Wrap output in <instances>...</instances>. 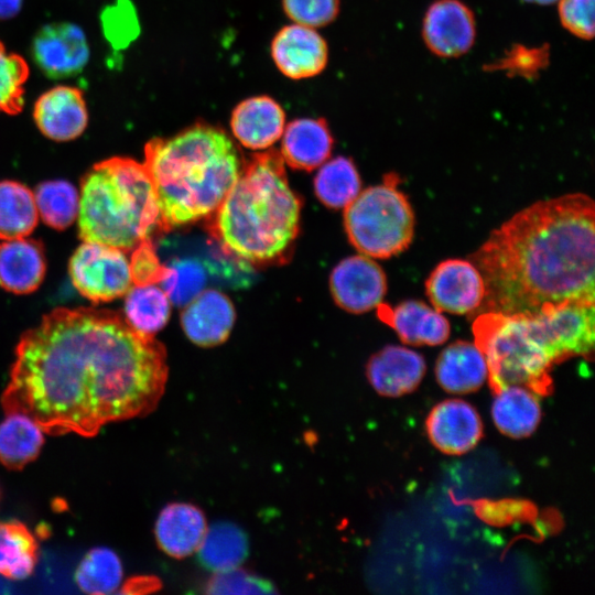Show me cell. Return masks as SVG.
<instances>
[{
  "label": "cell",
  "mask_w": 595,
  "mask_h": 595,
  "mask_svg": "<svg viewBox=\"0 0 595 595\" xmlns=\"http://www.w3.org/2000/svg\"><path fill=\"white\" fill-rule=\"evenodd\" d=\"M301 206L281 153H256L209 216L208 230L224 251L238 259L253 264L284 262L299 235Z\"/></svg>",
  "instance_id": "277c9868"
},
{
  "label": "cell",
  "mask_w": 595,
  "mask_h": 595,
  "mask_svg": "<svg viewBox=\"0 0 595 595\" xmlns=\"http://www.w3.org/2000/svg\"><path fill=\"white\" fill-rule=\"evenodd\" d=\"M550 63L549 45L515 44L505 54L484 66L487 72H504L508 76L534 79Z\"/></svg>",
  "instance_id": "e575fe53"
},
{
  "label": "cell",
  "mask_w": 595,
  "mask_h": 595,
  "mask_svg": "<svg viewBox=\"0 0 595 595\" xmlns=\"http://www.w3.org/2000/svg\"><path fill=\"white\" fill-rule=\"evenodd\" d=\"M595 205L583 193L539 201L491 231L470 256L485 283L474 315L594 305Z\"/></svg>",
  "instance_id": "7a4b0ae2"
},
{
  "label": "cell",
  "mask_w": 595,
  "mask_h": 595,
  "mask_svg": "<svg viewBox=\"0 0 595 595\" xmlns=\"http://www.w3.org/2000/svg\"><path fill=\"white\" fill-rule=\"evenodd\" d=\"M22 6V0H0V20L12 18Z\"/></svg>",
  "instance_id": "60d3db41"
},
{
  "label": "cell",
  "mask_w": 595,
  "mask_h": 595,
  "mask_svg": "<svg viewBox=\"0 0 595 595\" xmlns=\"http://www.w3.org/2000/svg\"><path fill=\"white\" fill-rule=\"evenodd\" d=\"M78 231L83 241L134 249L160 230V210L151 177L130 158L96 163L80 182Z\"/></svg>",
  "instance_id": "5b68a950"
},
{
  "label": "cell",
  "mask_w": 595,
  "mask_h": 595,
  "mask_svg": "<svg viewBox=\"0 0 595 595\" xmlns=\"http://www.w3.org/2000/svg\"><path fill=\"white\" fill-rule=\"evenodd\" d=\"M28 77L25 60L0 41V113L17 115L22 110Z\"/></svg>",
  "instance_id": "836d02e7"
},
{
  "label": "cell",
  "mask_w": 595,
  "mask_h": 595,
  "mask_svg": "<svg viewBox=\"0 0 595 595\" xmlns=\"http://www.w3.org/2000/svg\"><path fill=\"white\" fill-rule=\"evenodd\" d=\"M284 127L283 108L267 95L244 99L230 116L234 137L251 150H264L274 144L281 138Z\"/></svg>",
  "instance_id": "e0dca14e"
},
{
  "label": "cell",
  "mask_w": 595,
  "mask_h": 595,
  "mask_svg": "<svg viewBox=\"0 0 595 595\" xmlns=\"http://www.w3.org/2000/svg\"><path fill=\"white\" fill-rule=\"evenodd\" d=\"M473 333L495 391L509 386L538 394L550 391V370L555 363L536 314L482 313L475 316Z\"/></svg>",
  "instance_id": "8992f818"
},
{
  "label": "cell",
  "mask_w": 595,
  "mask_h": 595,
  "mask_svg": "<svg viewBox=\"0 0 595 595\" xmlns=\"http://www.w3.org/2000/svg\"><path fill=\"white\" fill-rule=\"evenodd\" d=\"M33 118L39 130L54 141H69L79 137L88 123V111L83 91L72 86H55L35 101Z\"/></svg>",
  "instance_id": "5bb4252c"
},
{
  "label": "cell",
  "mask_w": 595,
  "mask_h": 595,
  "mask_svg": "<svg viewBox=\"0 0 595 595\" xmlns=\"http://www.w3.org/2000/svg\"><path fill=\"white\" fill-rule=\"evenodd\" d=\"M422 37L433 54L458 57L467 53L475 42L474 13L459 0H435L424 14Z\"/></svg>",
  "instance_id": "7c38bea8"
},
{
  "label": "cell",
  "mask_w": 595,
  "mask_h": 595,
  "mask_svg": "<svg viewBox=\"0 0 595 595\" xmlns=\"http://www.w3.org/2000/svg\"><path fill=\"white\" fill-rule=\"evenodd\" d=\"M0 500H1V489H0Z\"/></svg>",
  "instance_id": "7bdbcfd3"
},
{
  "label": "cell",
  "mask_w": 595,
  "mask_h": 595,
  "mask_svg": "<svg viewBox=\"0 0 595 595\" xmlns=\"http://www.w3.org/2000/svg\"><path fill=\"white\" fill-rule=\"evenodd\" d=\"M144 166L160 210V231L208 218L237 181L244 161L220 128L204 122L144 145Z\"/></svg>",
  "instance_id": "3957f363"
},
{
  "label": "cell",
  "mask_w": 595,
  "mask_h": 595,
  "mask_svg": "<svg viewBox=\"0 0 595 595\" xmlns=\"http://www.w3.org/2000/svg\"><path fill=\"white\" fill-rule=\"evenodd\" d=\"M394 174L385 183L360 191L344 210L350 244L363 255L386 259L404 251L414 236V213L397 187Z\"/></svg>",
  "instance_id": "52a82bcc"
},
{
  "label": "cell",
  "mask_w": 595,
  "mask_h": 595,
  "mask_svg": "<svg viewBox=\"0 0 595 595\" xmlns=\"http://www.w3.org/2000/svg\"><path fill=\"white\" fill-rule=\"evenodd\" d=\"M282 7L294 23L316 29L336 19L339 0H282Z\"/></svg>",
  "instance_id": "d590c367"
},
{
  "label": "cell",
  "mask_w": 595,
  "mask_h": 595,
  "mask_svg": "<svg viewBox=\"0 0 595 595\" xmlns=\"http://www.w3.org/2000/svg\"><path fill=\"white\" fill-rule=\"evenodd\" d=\"M132 250L129 260L132 283H159L166 271V267L161 263L151 239H144Z\"/></svg>",
  "instance_id": "f35d334b"
},
{
  "label": "cell",
  "mask_w": 595,
  "mask_h": 595,
  "mask_svg": "<svg viewBox=\"0 0 595 595\" xmlns=\"http://www.w3.org/2000/svg\"><path fill=\"white\" fill-rule=\"evenodd\" d=\"M39 541L19 520L0 521V575L10 580L28 578L39 561Z\"/></svg>",
  "instance_id": "4316f807"
},
{
  "label": "cell",
  "mask_w": 595,
  "mask_h": 595,
  "mask_svg": "<svg viewBox=\"0 0 595 595\" xmlns=\"http://www.w3.org/2000/svg\"><path fill=\"white\" fill-rule=\"evenodd\" d=\"M424 374L423 357L403 346H387L367 364L368 380L377 392L387 397H399L413 391Z\"/></svg>",
  "instance_id": "d6986e66"
},
{
  "label": "cell",
  "mask_w": 595,
  "mask_h": 595,
  "mask_svg": "<svg viewBox=\"0 0 595 595\" xmlns=\"http://www.w3.org/2000/svg\"><path fill=\"white\" fill-rule=\"evenodd\" d=\"M39 213L33 192L15 181L0 182V239L29 236L37 225Z\"/></svg>",
  "instance_id": "83f0119b"
},
{
  "label": "cell",
  "mask_w": 595,
  "mask_h": 595,
  "mask_svg": "<svg viewBox=\"0 0 595 595\" xmlns=\"http://www.w3.org/2000/svg\"><path fill=\"white\" fill-rule=\"evenodd\" d=\"M33 61L50 78L79 74L89 58V46L83 30L69 22L44 25L31 46Z\"/></svg>",
  "instance_id": "8fae6325"
},
{
  "label": "cell",
  "mask_w": 595,
  "mask_h": 595,
  "mask_svg": "<svg viewBox=\"0 0 595 595\" xmlns=\"http://www.w3.org/2000/svg\"><path fill=\"white\" fill-rule=\"evenodd\" d=\"M426 430L440 451L458 455L477 444L483 425L477 411L469 403L451 399L433 408L426 420Z\"/></svg>",
  "instance_id": "2e32d148"
},
{
  "label": "cell",
  "mask_w": 595,
  "mask_h": 595,
  "mask_svg": "<svg viewBox=\"0 0 595 595\" xmlns=\"http://www.w3.org/2000/svg\"><path fill=\"white\" fill-rule=\"evenodd\" d=\"M121 586L120 594H143L156 591L160 582L152 576H138L127 580Z\"/></svg>",
  "instance_id": "ab89813d"
},
{
  "label": "cell",
  "mask_w": 595,
  "mask_h": 595,
  "mask_svg": "<svg viewBox=\"0 0 595 595\" xmlns=\"http://www.w3.org/2000/svg\"><path fill=\"white\" fill-rule=\"evenodd\" d=\"M33 194L37 213L47 226L63 230L76 220L79 193L72 183L64 180L46 181L39 184Z\"/></svg>",
  "instance_id": "1f68e13d"
},
{
  "label": "cell",
  "mask_w": 595,
  "mask_h": 595,
  "mask_svg": "<svg viewBox=\"0 0 595 595\" xmlns=\"http://www.w3.org/2000/svg\"><path fill=\"white\" fill-rule=\"evenodd\" d=\"M529 3H536V4H551L558 0H523Z\"/></svg>",
  "instance_id": "b9f144b4"
},
{
  "label": "cell",
  "mask_w": 595,
  "mask_h": 595,
  "mask_svg": "<svg viewBox=\"0 0 595 595\" xmlns=\"http://www.w3.org/2000/svg\"><path fill=\"white\" fill-rule=\"evenodd\" d=\"M377 307L380 320L407 344L435 346L450 336L447 318L422 301L408 300L394 307L380 303Z\"/></svg>",
  "instance_id": "ac0fdd59"
},
{
  "label": "cell",
  "mask_w": 595,
  "mask_h": 595,
  "mask_svg": "<svg viewBox=\"0 0 595 595\" xmlns=\"http://www.w3.org/2000/svg\"><path fill=\"white\" fill-rule=\"evenodd\" d=\"M560 22L565 30L582 40L595 33V0H558Z\"/></svg>",
  "instance_id": "74e56055"
},
{
  "label": "cell",
  "mask_w": 595,
  "mask_h": 595,
  "mask_svg": "<svg viewBox=\"0 0 595 595\" xmlns=\"http://www.w3.org/2000/svg\"><path fill=\"white\" fill-rule=\"evenodd\" d=\"M435 375L446 391L467 393L477 390L486 381L488 367L484 353L475 342L457 340L440 354Z\"/></svg>",
  "instance_id": "603a6c76"
},
{
  "label": "cell",
  "mask_w": 595,
  "mask_h": 595,
  "mask_svg": "<svg viewBox=\"0 0 595 595\" xmlns=\"http://www.w3.org/2000/svg\"><path fill=\"white\" fill-rule=\"evenodd\" d=\"M361 190V180L354 162L337 156L321 165L314 178L317 198L327 207L345 208Z\"/></svg>",
  "instance_id": "f546056e"
},
{
  "label": "cell",
  "mask_w": 595,
  "mask_h": 595,
  "mask_svg": "<svg viewBox=\"0 0 595 595\" xmlns=\"http://www.w3.org/2000/svg\"><path fill=\"white\" fill-rule=\"evenodd\" d=\"M69 275L76 290L96 304L125 295L132 284L126 251L89 241L72 256Z\"/></svg>",
  "instance_id": "ba28073f"
},
{
  "label": "cell",
  "mask_w": 595,
  "mask_h": 595,
  "mask_svg": "<svg viewBox=\"0 0 595 595\" xmlns=\"http://www.w3.org/2000/svg\"><path fill=\"white\" fill-rule=\"evenodd\" d=\"M43 430L22 413L7 414L0 423V463L12 470H20L33 462L44 444Z\"/></svg>",
  "instance_id": "484cf974"
},
{
  "label": "cell",
  "mask_w": 595,
  "mask_h": 595,
  "mask_svg": "<svg viewBox=\"0 0 595 595\" xmlns=\"http://www.w3.org/2000/svg\"><path fill=\"white\" fill-rule=\"evenodd\" d=\"M123 571L119 556L110 549L97 547L89 550L75 572V582L86 594L106 595L121 586Z\"/></svg>",
  "instance_id": "4dcf8cb0"
},
{
  "label": "cell",
  "mask_w": 595,
  "mask_h": 595,
  "mask_svg": "<svg viewBox=\"0 0 595 595\" xmlns=\"http://www.w3.org/2000/svg\"><path fill=\"white\" fill-rule=\"evenodd\" d=\"M126 294V321L134 331L154 336L166 325L171 301L162 288L155 283L134 284Z\"/></svg>",
  "instance_id": "f1b7e54d"
},
{
  "label": "cell",
  "mask_w": 595,
  "mask_h": 595,
  "mask_svg": "<svg viewBox=\"0 0 595 595\" xmlns=\"http://www.w3.org/2000/svg\"><path fill=\"white\" fill-rule=\"evenodd\" d=\"M432 306L451 314H474L485 296V283L470 260L447 259L439 263L425 282Z\"/></svg>",
  "instance_id": "9c48e42d"
},
{
  "label": "cell",
  "mask_w": 595,
  "mask_h": 595,
  "mask_svg": "<svg viewBox=\"0 0 595 595\" xmlns=\"http://www.w3.org/2000/svg\"><path fill=\"white\" fill-rule=\"evenodd\" d=\"M271 57L288 78L299 80L321 74L328 61V46L314 29L293 23L280 29L272 39Z\"/></svg>",
  "instance_id": "4fadbf2b"
},
{
  "label": "cell",
  "mask_w": 595,
  "mask_h": 595,
  "mask_svg": "<svg viewBox=\"0 0 595 595\" xmlns=\"http://www.w3.org/2000/svg\"><path fill=\"white\" fill-rule=\"evenodd\" d=\"M273 585L252 573L239 567L216 573L207 583L210 594H268L274 593Z\"/></svg>",
  "instance_id": "8d00e7d4"
},
{
  "label": "cell",
  "mask_w": 595,
  "mask_h": 595,
  "mask_svg": "<svg viewBox=\"0 0 595 595\" xmlns=\"http://www.w3.org/2000/svg\"><path fill=\"white\" fill-rule=\"evenodd\" d=\"M281 155L289 166L312 171L326 162L334 140L323 118H300L284 127Z\"/></svg>",
  "instance_id": "44dd1931"
},
{
  "label": "cell",
  "mask_w": 595,
  "mask_h": 595,
  "mask_svg": "<svg viewBox=\"0 0 595 595\" xmlns=\"http://www.w3.org/2000/svg\"><path fill=\"white\" fill-rule=\"evenodd\" d=\"M235 317L230 299L217 290L208 289L184 306L181 325L192 343L201 347H213L228 338Z\"/></svg>",
  "instance_id": "9a60e30c"
},
{
  "label": "cell",
  "mask_w": 595,
  "mask_h": 595,
  "mask_svg": "<svg viewBox=\"0 0 595 595\" xmlns=\"http://www.w3.org/2000/svg\"><path fill=\"white\" fill-rule=\"evenodd\" d=\"M167 372L164 346L121 314L57 307L21 336L2 405L44 433L94 436L110 422L152 412Z\"/></svg>",
  "instance_id": "6da1fadb"
},
{
  "label": "cell",
  "mask_w": 595,
  "mask_h": 595,
  "mask_svg": "<svg viewBox=\"0 0 595 595\" xmlns=\"http://www.w3.org/2000/svg\"><path fill=\"white\" fill-rule=\"evenodd\" d=\"M165 267L166 271L159 283L173 304L185 306L205 290L206 272L198 261L176 259Z\"/></svg>",
  "instance_id": "d6a6232c"
},
{
  "label": "cell",
  "mask_w": 595,
  "mask_h": 595,
  "mask_svg": "<svg viewBox=\"0 0 595 595\" xmlns=\"http://www.w3.org/2000/svg\"><path fill=\"white\" fill-rule=\"evenodd\" d=\"M537 394L533 390L521 386L497 390L491 415L498 430L516 439L530 435L541 419Z\"/></svg>",
  "instance_id": "cb8c5ba5"
},
{
  "label": "cell",
  "mask_w": 595,
  "mask_h": 595,
  "mask_svg": "<svg viewBox=\"0 0 595 595\" xmlns=\"http://www.w3.org/2000/svg\"><path fill=\"white\" fill-rule=\"evenodd\" d=\"M329 288L339 307L361 314L381 303L387 292V278L376 261L361 253L343 259L333 269Z\"/></svg>",
  "instance_id": "30bf717a"
},
{
  "label": "cell",
  "mask_w": 595,
  "mask_h": 595,
  "mask_svg": "<svg viewBox=\"0 0 595 595\" xmlns=\"http://www.w3.org/2000/svg\"><path fill=\"white\" fill-rule=\"evenodd\" d=\"M46 271L43 246L18 238L0 244V285L15 294H28L42 283Z\"/></svg>",
  "instance_id": "7402d4cb"
},
{
  "label": "cell",
  "mask_w": 595,
  "mask_h": 595,
  "mask_svg": "<svg viewBox=\"0 0 595 595\" xmlns=\"http://www.w3.org/2000/svg\"><path fill=\"white\" fill-rule=\"evenodd\" d=\"M207 530L203 511L187 502L165 506L155 521L159 548L174 559H184L197 551Z\"/></svg>",
  "instance_id": "ffe728a7"
},
{
  "label": "cell",
  "mask_w": 595,
  "mask_h": 595,
  "mask_svg": "<svg viewBox=\"0 0 595 595\" xmlns=\"http://www.w3.org/2000/svg\"><path fill=\"white\" fill-rule=\"evenodd\" d=\"M197 551L201 564L219 573L241 565L248 555L249 542L239 526L221 521L207 527Z\"/></svg>",
  "instance_id": "d4e9b609"
}]
</instances>
